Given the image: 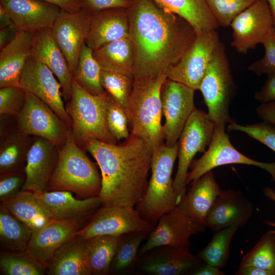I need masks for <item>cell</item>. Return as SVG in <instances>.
Here are the masks:
<instances>
[{"label":"cell","instance_id":"cell-23","mask_svg":"<svg viewBox=\"0 0 275 275\" xmlns=\"http://www.w3.org/2000/svg\"><path fill=\"white\" fill-rule=\"evenodd\" d=\"M129 37L127 9L112 8L92 12L86 44L92 50Z\"/></svg>","mask_w":275,"mask_h":275},{"label":"cell","instance_id":"cell-10","mask_svg":"<svg viewBox=\"0 0 275 275\" xmlns=\"http://www.w3.org/2000/svg\"><path fill=\"white\" fill-rule=\"evenodd\" d=\"M221 43L216 29H203L197 33L179 62L167 70V78L195 90H199L208 66Z\"/></svg>","mask_w":275,"mask_h":275},{"label":"cell","instance_id":"cell-43","mask_svg":"<svg viewBox=\"0 0 275 275\" xmlns=\"http://www.w3.org/2000/svg\"><path fill=\"white\" fill-rule=\"evenodd\" d=\"M228 131L242 132L275 152V125L263 121L262 122L242 125L235 122L228 124Z\"/></svg>","mask_w":275,"mask_h":275},{"label":"cell","instance_id":"cell-32","mask_svg":"<svg viewBox=\"0 0 275 275\" xmlns=\"http://www.w3.org/2000/svg\"><path fill=\"white\" fill-rule=\"evenodd\" d=\"M164 10L179 15L189 22L197 33L206 28L216 29L218 24L206 0H151Z\"/></svg>","mask_w":275,"mask_h":275},{"label":"cell","instance_id":"cell-15","mask_svg":"<svg viewBox=\"0 0 275 275\" xmlns=\"http://www.w3.org/2000/svg\"><path fill=\"white\" fill-rule=\"evenodd\" d=\"M53 72L32 54L27 61L20 78V86L48 105L68 126L72 121L64 105L62 87Z\"/></svg>","mask_w":275,"mask_h":275},{"label":"cell","instance_id":"cell-24","mask_svg":"<svg viewBox=\"0 0 275 275\" xmlns=\"http://www.w3.org/2000/svg\"><path fill=\"white\" fill-rule=\"evenodd\" d=\"M35 195L45 204L53 219H69L79 225L91 217L102 205L99 196L77 199L68 191H46Z\"/></svg>","mask_w":275,"mask_h":275},{"label":"cell","instance_id":"cell-41","mask_svg":"<svg viewBox=\"0 0 275 275\" xmlns=\"http://www.w3.org/2000/svg\"><path fill=\"white\" fill-rule=\"evenodd\" d=\"M258 0H206L219 26L227 28L241 12Z\"/></svg>","mask_w":275,"mask_h":275},{"label":"cell","instance_id":"cell-13","mask_svg":"<svg viewBox=\"0 0 275 275\" xmlns=\"http://www.w3.org/2000/svg\"><path fill=\"white\" fill-rule=\"evenodd\" d=\"M153 228L136 208L102 205L77 234L90 239L101 235L120 236L136 232L150 233Z\"/></svg>","mask_w":275,"mask_h":275},{"label":"cell","instance_id":"cell-1","mask_svg":"<svg viewBox=\"0 0 275 275\" xmlns=\"http://www.w3.org/2000/svg\"><path fill=\"white\" fill-rule=\"evenodd\" d=\"M127 12L129 38L134 48V78L166 74L197 37L186 19L151 0H132Z\"/></svg>","mask_w":275,"mask_h":275},{"label":"cell","instance_id":"cell-11","mask_svg":"<svg viewBox=\"0 0 275 275\" xmlns=\"http://www.w3.org/2000/svg\"><path fill=\"white\" fill-rule=\"evenodd\" d=\"M223 125H215L212 141L199 159L193 160L188 172L187 185L214 168L229 164H242L259 167L268 172L275 182V162H264L253 159L240 152L231 144Z\"/></svg>","mask_w":275,"mask_h":275},{"label":"cell","instance_id":"cell-49","mask_svg":"<svg viewBox=\"0 0 275 275\" xmlns=\"http://www.w3.org/2000/svg\"><path fill=\"white\" fill-rule=\"evenodd\" d=\"M256 113L263 121L275 125V102L261 103L256 108Z\"/></svg>","mask_w":275,"mask_h":275},{"label":"cell","instance_id":"cell-39","mask_svg":"<svg viewBox=\"0 0 275 275\" xmlns=\"http://www.w3.org/2000/svg\"><path fill=\"white\" fill-rule=\"evenodd\" d=\"M100 80L104 90L125 110L134 78L121 73L101 70Z\"/></svg>","mask_w":275,"mask_h":275},{"label":"cell","instance_id":"cell-55","mask_svg":"<svg viewBox=\"0 0 275 275\" xmlns=\"http://www.w3.org/2000/svg\"><path fill=\"white\" fill-rule=\"evenodd\" d=\"M264 195L275 203V189L270 187H265L263 189ZM266 224L271 227L275 228V222L268 221Z\"/></svg>","mask_w":275,"mask_h":275},{"label":"cell","instance_id":"cell-56","mask_svg":"<svg viewBox=\"0 0 275 275\" xmlns=\"http://www.w3.org/2000/svg\"><path fill=\"white\" fill-rule=\"evenodd\" d=\"M271 14L274 25L275 26V0H266Z\"/></svg>","mask_w":275,"mask_h":275},{"label":"cell","instance_id":"cell-26","mask_svg":"<svg viewBox=\"0 0 275 275\" xmlns=\"http://www.w3.org/2000/svg\"><path fill=\"white\" fill-rule=\"evenodd\" d=\"M35 33L20 30L14 39L1 49L0 88L20 86L24 67L32 54Z\"/></svg>","mask_w":275,"mask_h":275},{"label":"cell","instance_id":"cell-17","mask_svg":"<svg viewBox=\"0 0 275 275\" xmlns=\"http://www.w3.org/2000/svg\"><path fill=\"white\" fill-rule=\"evenodd\" d=\"M266 0H258L239 14L232 21L231 45L239 53L246 54L261 43L274 26Z\"/></svg>","mask_w":275,"mask_h":275},{"label":"cell","instance_id":"cell-29","mask_svg":"<svg viewBox=\"0 0 275 275\" xmlns=\"http://www.w3.org/2000/svg\"><path fill=\"white\" fill-rule=\"evenodd\" d=\"M92 54L102 70L134 78V48L129 37L109 42L92 50Z\"/></svg>","mask_w":275,"mask_h":275},{"label":"cell","instance_id":"cell-22","mask_svg":"<svg viewBox=\"0 0 275 275\" xmlns=\"http://www.w3.org/2000/svg\"><path fill=\"white\" fill-rule=\"evenodd\" d=\"M153 250L141 266V269L149 274H190L204 263L191 254L189 248L161 246Z\"/></svg>","mask_w":275,"mask_h":275},{"label":"cell","instance_id":"cell-30","mask_svg":"<svg viewBox=\"0 0 275 275\" xmlns=\"http://www.w3.org/2000/svg\"><path fill=\"white\" fill-rule=\"evenodd\" d=\"M0 139V175L25 170L33 136L17 128Z\"/></svg>","mask_w":275,"mask_h":275},{"label":"cell","instance_id":"cell-44","mask_svg":"<svg viewBox=\"0 0 275 275\" xmlns=\"http://www.w3.org/2000/svg\"><path fill=\"white\" fill-rule=\"evenodd\" d=\"M26 92L20 86L0 88V115H18L23 109Z\"/></svg>","mask_w":275,"mask_h":275},{"label":"cell","instance_id":"cell-46","mask_svg":"<svg viewBox=\"0 0 275 275\" xmlns=\"http://www.w3.org/2000/svg\"><path fill=\"white\" fill-rule=\"evenodd\" d=\"M26 180L25 170L0 175V201L5 203L22 189Z\"/></svg>","mask_w":275,"mask_h":275},{"label":"cell","instance_id":"cell-48","mask_svg":"<svg viewBox=\"0 0 275 275\" xmlns=\"http://www.w3.org/2000/svg\"><path fill=\"white\" fill-rule=\"evenodd\" d=\"M267 76L264 85L254 94L255 99L261 103L275 102V72Z\"/></svg>","mask_w":275,"mask_h":275},{"label":"cell","instance_id":"cell-36","mask_svg":"<svg viewBox=\"0 0 275 275\" xmlns=\"http://www.w3.org/2000/svg\"><path fill=\"white\" fill-rule=\"evenodd\" d=\"M0 272L4 275H44L46 264L36 259L27 250L1 251Z\"/></svg>","mask_w":275,"mask_h":275},{"label":"cell","instance_id":"cell-25","mask_svg":"<svg viewBox=\"0 0 275 275\" xmlns=\"http://www.w3.org/2000/svg\"><path fill=\"white\" fill-rule=\"evenodd\" d=\"M32 55L45 65L56 76L62 87L64 100L71 98L73 77L67 60L48 29L35 33Z\"/></svg>","mask_w":275,"mask_h":275},{"label":"cell","instance_id":"cell-47","mask_svg":"<svg viewBox=\"0 0 275 275\" xmlns=\"http://www.w3.org/2000/svg\"><path fill=\"white\" fill-rule=\"evenodd\" d=\"M84 7L97 12L112 8L127 9L131 5L132 0H82Z\"/></svg>","mask_w":275,"mask_h":275},{"label":"cell","instance_id":"cell-3","mask_svg":"<svg viewBox=\"0 0 275 275\" xmlns=\"http://www.w3.org/2000/svg\"><path fill=\"white\" fill-rule=\"evenodd\" d=\"M167 78L164 74L156 77L134 78L125 109L131 125V134L143 141L152 154L164 144L160 91Z\"/></svg>","mask_w":275,"mask_h":275},{"label":"cell","instance_id":"cell-42","mask_svg":"<svg viewBox=\"0 0 275 275\" xmlns=\"http://www.w3.org/2000/svg\"><path fill=\"white\" fill-rule=\"evenodd\" d=\"M106 121L111 133L117 141L127 139L130 136L127 127L128 119L125 110L108 93Z\"/></svg>","mask_w":275,"mask_h":275},{"label":"cell","instance_id":"cell-50","mask_svg":"<svg viewBox=\"0 0 275 275\" xmlns=\"http://www.w3.org/2000/svg\"><path fill=\"white\" fill-rule=\"evenodd\" d=\"M59 7L61 9L69 12L79 10L84 6L82 0H42Z\"/></svg>","mask_w":275,"mask_h":275},{"label":"cell","instance_id":"cell-5","mask_svg":"<svg viewBox=\"0 0 275 275\" xmlns=\"http://www.w3.org/2000/svg\"><path fill=\"white\" fill-rule=\"evenodd\" d=\"M178 147V142L171 147L163 144L152 154L151 178L146 191L136 205V209L153 227L162 215L179 203L172 178Z\"/></svg>","mask_w":275,"mask_h":275},{"label":"cell","instance_id":"cell-33","mask_svg":"<svg viewBox=\"0 0 275 275\" xmlns=\"http://www.w3.org/2000/svg\"><path fill=\"white\" fill-rule=\"evenodd\" d=\"M33 231L0 205V245L2 251L26 250Z\"/></svg>","mask_w":275,"mask_h":275},{"label":"cell","instance_id":"cell-14","mask_svg":"<svg viewBox=\"0 0 275 275\" xmlns=\"http://www.w3.org/2000/svg\"><path fill=\"white\" fill-rule=\"evenodd\" d=\"M193 89L168 78L162 84L160 97L166 145L171 147L178 142L183 129L196 109Z\"/></svg>","mask_w":275,"mask_h":275},{"label":"cell","instance_id":"cell-20","mask_svg":"<svg viewBox=\"0 0 275 275\" xmlns=\"http://www.w3.org/2000/svg\"><path fill=\"white\" fill-rule=\"evenodd\" d=\"M0 5L19 30L35 33L51 29L61 10L42 0H0Z\"/></svg>","mask_w":275,"mask_h":275},{"label":"cell","instance_id":"cell-52","mask_svg":"<svg viewBox=\"0 0 275 275\" xmlns=\"http://www.w3.org/2000/svg\"><path fill=\"white\" fill-rule=\"evenodd\" d=\"M190 274L193 275H224L220 269L203 263L195 269Z\"/></svg>","mask_w":275,"mask_h":275},{"label":"cell","instance_id":"cell-16","mask_svg":"<svg viewBox=\"0 0 275 275\" xmlns=\"http://www.w3.org/2000/svg\"><path fill=\"white\" fill-rule=\"evenodd\" d=\"M92 14L84 7L75 12L61 9L51 29L53 38L64 55L72 75L89 33Z\"/></svg>","mask_w":275,"mask_h":275},{"label":"cell","instance_id":"cell-7","mask_svg":"<svg viewBox=\"0 0 275 275\" xmlns=\"http://www.w3.org/2000/svg\"><path fill=\"white\" fill-rule=\"evenodd\" d=\"M236 85L230 70L224 44L221 42L210 61L199 90L203 95L208 114L215 125L235 122L229 106L236 93Z\"/></svg>","mask_w":275,"mask_h":275},{"label":"cell","instance_id":"cell-45","mask_svg":"<svg viewBox=\"0 0 275 275\" xmlns=\"http://www.w3.org/2000/svg\"><path fill=\"white\" fill-rule=\"evenodd\" d=\"M261 44L265 50L263 57L252 63L248 68L258 76L275 72V26L264 38Z\"/></svg>","mask_w":275,"mask_h":275},{"label":"cell","instance_id":"cell-8","mask_svg":"<svg viewBox=\"0 0 275 275\" xmlns=\"http://www.w3.org/2000/svg\"><path fill=\"white\" fill-rule=\"evenodd\" d=\"M215 124L208 113L195 109L185 124L178 140V167L173 186L178 203L186 193L188 170L195 155L205 152L210 144Z\"/></svg>","mask_w":275,"mask_h":275},{"label":"cell","instance_id":"cell-6","mask_svg":"<svg viewBox=\"0 0 275 275\" xmlns=\"http://www.w3.org/2000/svg\"><path fill=\"white\" fill-rule=\"evenodd\" d=\"M107 98L106 92L101 96L92 95L73 79L71 98L66 102L65 107L72 121V136L84 150L91 140L117 144L107 124Z\"/></svg>","mask_w":275,"mask_h":275},{"label":"cell","instance_id":"cell-40","mask_svg":"<svg viewBox=\"0 0 275 275\" xmlns=\"http://www.w3.org/2000/svg\"><path fill=\"white\" fill-rule=\"evenodd\" d=\"M147 234L136 232L121 236L110 269L121 271L128 267L135 260L140 245Z\"/></svg>","mask_w":275,"mask_h":275},{"label":"cell","instance_id":"cell-53","mask_svg":"<svg viewBox=\"0 0 275 275\" xmlns=\"http://www.w3.org/2000/svg\"><path fill=\"white\" fill-rule=\"evenodd\" d=\"M236 275H273L267 270L261 269L254 266H248L239 268L235 272Z\"/></svg>","mask_w":275,"mask_h":275},{"label":"cell","instance_id":"cell-51","mask_svg":"<svg viewBox=\"0 0 275 275\" xmlns=\"http://www.w3.org/2000/svg\"><path fill=\"white\" fill-rule=\"evenodd\" d=\"M20 31L14 24L0 30V50L12 41Z\"/></svg>","mask_w":275,"mask_h":275},{"label":"cell","instance_id":"cell-21","mask_svg":"<svg viewBox=\"0 0 275 275\" xmlns=\"http://www.w3.org/2000/svg\"><path fill=\"white\" fill-rule=\"evenodd\" d=\"M79 230V225L76 222L52 219L33 231L26 250L46 264L54 254Z\"/></svg>","mask_w":275,"mask_h":275},{"label":"cell","instance_id":"cell-4","mask_svg":"<svg viewBox=\"0 0 275 275\" xmlns=\"http://www.w3.org/2000/svg\"><path fill=\"white\" fill-rule=\"evenodd\" d=\"M97 164L75 143L71 135L60 149L59 159L46 191H68L83 199L99 196L102 178Z\"/></svg>","mask_w":275,"mask_h":275},{"label":"cell","instance_id":"cell-28","mask_svg":"<svg viewBox=\"0 0 275 275\" xmlns=\"http://www.w3.org/2000/svg\"><path fill=\"white\" fill-rule=\"evenodd\" d=\"M191 183L188 191L183 196L184 202L189 214L205 225L206 217L222 189L212 170Z\"/></svg>","mask_w":275,"mask_h":275},{"label":"cell","instance_id":"cell-31","mask_svg":"<svg viewBox=\"0 0 275 275\" xmlns=\"http://www.w3.org/2000/svg\"><path fill=\"white\" fill-rule=\"evenodd\" d=\"M3 204L33 231L53 219L45 204L32 191L21 190L15 198Z\"/></svg>","mask_w":275,"mask_h":275},{"label":"cell","instance_id":"cell-38","mask_svg":"<svg viewBox=\"0 0 275 275\" xmlns=\"http://www.w3.org/2000/svg\"><path fill=\"white\" fill-rule=\"evenodd\" d=\"M254 266L275 275V230L266 231L243 257L239 268Z\"/></svg>","mask_w":275,"mask_h":275},{"label":"cell","instance_id":"cell-19","mask_svg":"<svg viewBox=\"0 0 275 275\" xmlns=\"http://www.w3.org/2000/svg\"><path fill=\"white\" fill-rule=\"evenodd\" d=\"M252 203L239 190H222L205 220L213 232L224 228L244 226L252 216Z\"/></svg>","mask_w":275,"mask_h":275},{"label":"cell","instance_id":"cell-54","mask_svg":"<svg viewBox=\"0 0 275 275\" xmlns=\"http://www.w3.org/2000/svg\"><path fill=\"white\" fill-rule=\"evenodd\" d=\"M14 24L10 16L0 5V28L1 29Z\"/></svg>","mask_w":275,"mask_h":275},{"label":"cell","instance_id":"cell-9","mask_svg":"<svg viewBox=\"0 0 275 275\" xmlns=\"http://www.w3.org/2000/svg\"><path fill=\"white\" fill-rule=\"evenodd\" d=\"M206 228L204 224L189 214L183 196L174 209L159 218L146 243L140 249L139 254L143 255L161 246L189 248L190 238L204 232Z\"/></svg>","mask_w":275,"mask_h":275},{"label":"cell","instance_id":"cell-35","mask_svg":"<svg viewBox=\"0 0 275 275\" xmlns=\"http://www.w3.org/2000/svg\"><path fill=\"white\" fill-rule=\"evenodd\" d=\"M101 69L93 56L92 50L85 43L81 48L73 79L85 91L95 95H104L106 91L100 80Z\"/></svg>","mask_w":275,"mask_h":275},{"label":"cell","instance_id":"cell-27","mask_svg":"<svg viewBox=\"0 0 275 275\" xmlns=\"http://www.w3.org/2000/svg\"><path fill=\"white\" fill-rule=\"evenodd\" d=\"M89 248V239L76 234L64 244L46 264V274L91 275Z\"/></svg>","mask_w":275,"mask_h":275},{"label":"cell","instance_id":"cell-37","mask_svg":"<svg viewBox=\"0 0 275 275\" xmlns=\"http://www.w3.org/2000/svg\"><path fill=\"white\" fill-rule=\"evenodd\" d=\"M238 228L231 226L214 232L211 240L197 256L204 263L221 269L228 261L231 242Z\"/></svg>","mask_w":275,"mask_h":275},{"label":"cell","instance_id":"cell-34","mask_svg":"<svg viewBox=\"0 0 275 275\" xmlns=\"http://www.w3.org/2000/svg\"><path fill=\"white\" fill-rule=\"evenodd\" d=\"M120 236L101 235L89 239L88 261L91 274L109 272Z\"/></svg>","mask_w":275,"mask_h":275},{"label":"cell","instance_id":"cell-18","mask_svg":"<svg viewBox=\"0 0 275 275\" xmlns=\"http://www.w3.org/2000/svg\"><path fill=\"white\" fill-rule=\"evenodd\" d=\"M59 155L60 148L56 145L45 139L33 136L25 168L26 180L22 190L35 194L46 191Z\"/></svg>","mask_w":275,"mask_h":275},{"label":"cell","instance_id":"cell-12","mask_svg":"<svg viewBox=\"0 0 275 275\" xmlns=\"http://www.w3.org/2000/svg\"><path fill=\"white\" fill-rule=\"evenodd\" d=\"M18 128L25 134L45 139L60 149L71 135L67 125L46 103L26 92L24 106L17 116Z\"/></svg>","mask_w":275,"mask_h":275},{"label":"cell","instance_id":"cell-2","mask_svg":"<svg viewBox=\"0 0 275 275\" xmlns=\"http://www.w3.org/2000/svg\"><path fill=\"white\" fill-rule=\"evenodd\" d=\"M126 139L120 145L96 140L86 144L101 171L102 206L134 208L146 191L152 154L140 138L130 134Z\"/></svg>","mask_w":275,"mask_h":275}]
</instances>
